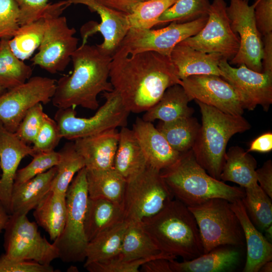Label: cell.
I'll list each match as a JSON object with an SVG mask.
<instances>
[{
    "instance_id": "cell-1",
    "label": "cell",
    "mask_w": 272,
    "mask_h": 272,
    "mask_svg": "<svg viewBox=\"0 0 272 272\" xmlns=\"http://www.w3.org/2000/svg\"><path fill=\"white\" fill-rule=\"evenodd\" d=\"M109 79L129 112L149 109L170 87L181 84L170 56L146 51L112 56Z\"/></svg>"
},
{
    "instance_id": "cell-2",
    "label": "cell",
    "mask_w": 272,
    "mask_h": 272,
    "mask_svg": "<svg viewBox=\"0 0 272 272\" xmlns=\"http://www.w3.org/2000/svg\"><path fill=\"white\" fill-rule=\"evenodd\" d=\"M71 60L72 73L56 82L51 100L53 105L58 108L80 106L97 109L99 94L113 91L108 81L112 57L103 53L97 44L85 43L74 51Z\"/></svg>"
},
{
    "instance_id": "cell-3",
    "label": "cell",
    "mask_w": 272,
    "mask_h": 272,
    "mask_svg": "<svg viewBox=\"0 0 272 272\" xmlns=\"http://www.w3.org/2000/svg\"><path fill=\"white\" fill-rule=\"evenodd\" d=\"M141 222L161 252L173 259L179 256L191 260L203 254L196 220L179 200L173 199L157 214Z\"/></svg>"
},
{
    "instance_id": "cell-4",
    "label": "cell",
    "mask_w": 272,
    "mask_h": 272,
    "mask_svg": "<svg viewBox=\"0 0 272 272\" xmlns=\"http://www.w3.org/2000/svg\"><path fill=\"white\" fill-rule=\"evenodd\" d=\"M160 174L173 196L187 207L215 198L232 202L245 195L242 188L230 186L209 175L198 163L191 149L181 154Z\"/></svg>"
},
{
    "instance_id": "cell-5",
    "label": "cell",
    "mask_w": 272,
    "mask_h": 272,
    "mask_svg": "<svg viewBox=\"0 0 272 272\" xmlns=\"http://www.w3.org/2000/svg\"><path fill=\"white\" fill-rule=\"evenodd\" d=\"M201 115V125L192 148L196 160L213 177L220 180L228 142L231 138L251 128L242 115L224 113L195 100Z\"/></svg>"
},
{
    "instance_id": "cell-6",
    "label": "cell",
    "mask_w": 272,
    "mask_h": 272,
    "mask_svg": "<svg viewBox=\"0 0 272 272\" xmlns=\"http://www.w3.org/2000/svg\"><path fill=\"white\" fill-rule=\"evenodd\" d=\"M70 5L66 0L49 4L43 16L45 21L43 38L31 61L51 74L63 71L78 48L79 40L74 36L76 29L70 27L66 18L60 16Z\"/></svg>"
},
{
    "instance_id": "cell-7",
    "label": "cell",
    "mask_w": 272,
    "mask_h": 272,
    "mask_svg": "<svg viewBox=\"0 0 272 272\" xmlns=\"http://www.w3.org/2000/svg\"><path fill=\"white\" fill-rule=\"evenodd\" d=\"M88 198L86 169L84 167L76 174L66 191L64 227L53 242L58 250L59 258L64 262L85 260L88 241L84 224Z\"/></svg>"
},
{
    "instance_id": "cell-8",
    "label": "cell",
    "mask_w": 272,
    "mask_h": 272,
    "mask_svg": "<svg viewBox=\"0 0 272 272\" xmlns=\"http://www.w3.org/2000/svg\"><path fill=\"white\" fill-rule=\"evenodd\" d=\"M188 208L196 220L203 253L220 246L239 247L244 245L242 227L229 201L212 198Z\"/></svg>"
},
{
    "instance_id": "cell-9",
    "label": "cell",
    "mask_w": 272,
    "mask_h": 272,
    "mask_svg": "<svg viewBox=\"0 0 272 272\" xmlns=\"http://www.w3.org/2000/svg\"><path fill=\"white\" fill-rule=\"evenodd\" d=\"M104 103L89 118L79 117L74 107L58 108L54 115L62 138L70 141L126 126L129 112L115 91L104 92Z\"/></svg>"
},
{
    "instance_id": "cell-10",
    "label": "cell",
    "mask_w": 272,
    "mask_h": 272,
    "mask_svg": "<svg viewBox=\"0 0 272 272\" xmlns=\"http://www.w3.org/2000/svg\"><path fill=\"white\" fill-rule=\"evenodd\" d=\"M173 197L160 171L148 164L142 172L126 182L122 202L124 220L141 222L159 212Z\"/></svg>"
},
{
    "instance_id": "cell-11",
    "label": "cell",
    "mask_w": 272,
    "mask_h": 272,
    "mask_svg": "<svg viewBox=\"0 0 272 272\" xmlns=\"http://www.w3.org/2000/svg\"><path fill=\"white\" fill-rule=\"evenodd\" d=\"M4 230L5 254L9 257L46 265L59 258L56 247L41 235L36 222L27 215H10Z\"/></svg>"
},
{
    "instance_id": "cell-12",
    "label": "cell",
    "mask_w": 272,
    "mask_h": 272,
    "mask_svg": "<svg viewBox=\"0 0 272 272\" xmlns=\"http://www.w3.org/2000/svg\"><path fill=\"white\" fill-rule=\"evenodd\" d=\"M208 17L207 15L187 22H172L168 26L157 30L131 28L115 53L128 55L153 51L170 56L177 44L200 31Z\"/></svg>"
},
{
    "instance_id": "cell-13",
    "label": "cell",
    "mask_w": 272,
    "mask_h": 272,
    "mask_svg": "<svg viewBox=\"0 0 272 272\" xmlns=\"http://www.w3.org/2000/svg\"><path fill=\"white\" fill-rule=\"evenodd\" d=\"M56 81L34 76L24 83L7 90L0 95V123L15 133L27 112L41 103L47 104L54 93Z\"/></svg>"
},
{
    "instance_id": "cell-14",
    "label": "cell",
    "mask_w": 272,
    "mask_h": 272,
    "mask_svg": "<svg viewBox=\"0 0 272 272\" xmlns=\"http://www.w3.org/2000/svg\"><path fill=\"white\" fill-rule=\"evenodd\" d=\"M227 6L224 0H213L203 27L196 35L179 43L206 53L219 54L230 61L239 50L240 39L231 28Z\"/></svg>"
},
{
    "instance_id": "cell-15",
    "label": "cell",
    "mask_w": 272,
    "mask_h": 272,
    "mask_svg": "<svg viewBox=\"0 0 272 272\" xmlns=\"http://www.w3.org/2000/svg\"><path fill=\"white\" fill-rule=\"evenodd\" d=\"M255 1L249 6L243 0H230V5L227 6L231 28L240 39L239 50L229 63L238 66L244 64L254 71L262 73L263 44L255 24Z\"/></svg>"
},
{
    "instance_id": "cell-16",
    "label": "cell",
    "mask_w": 272,
    "mask_h": 272,
    "mask_svg": "<svg viewBox=\"0 0 272 272\" xmlns=\"http://www.w3.org/2000/svg\"><path fill=\"white\" fill-rule=\"evenodd\" d=\"M190 101L197 100L232 115H242L245 106L238 91L220 76L194 75L181 80Z\"/></svg>"
},
{
    "instance_id": "cell-17",
    "label": "cell",
    "mask_w": 272,
    "mask_h": 272,
    "mask_svg": "<svg viewBox=\"0 0 272 272\" xmlns=\"http://www.w3.org/2000/svg\"><path fill=\"white\" fill-rule=\"evenodd\" d=\"M219 67L221 77L241 94L245 109L253 110L260 105L268 111L272 103V74L254 71L244 64L234 67L225 58L220 60Z\"/></svg>"
},
{
    "instance_id": "cell-18",
    "label": "cell",
    "mask_w": 272,
    "mask_h": 272,
    "mask_svg": "<svg viewBox=\"0 0 272 272\" xmlns=\"http://www.w3.org/2000/svg\"><path fill=\"white\" fill-rule=\"evenodd\" d=\"M35 152L21 141L15 133L7 130L0 123V203L10 214V203L14 179L22 160L33 157Z\"/></svg>"
},
{
    "instance_id": "cell-19",
    "label": "cell",
    "mask_w": 272,
    "mask_h": 272,
    "mask_svg": "<svg viewBox=\"0 0 272 272\" xmlns=\"http://www.w3.org/2000/svg\"><path fill=\"white\" fill-rule=\"evenodd\" d=\"M66 1L71 5H84L92 12H96L99 15L101 23L95 25L92 30L89 31L84 35L82 43H86L88 36L99 32L102 35L104 40L101 44L97 45L103 53L112 57L130 29L127 15L109 8L98 0Z\"/></svg>"
},
{
    "instance_id": "cell-20",
    "label": "cell",
    "mask_w": 272,
    "mask_h": 272,
    "mask_svg": "<svg viewBox=\"0 0 272 272\" xmlns=\"http://www.w3.org/2000/svg\"><path fill=\"white\" fill-rule=\"evenodd\" d=\"M119 137V131L113 128L73 142L87 169L107 170L113 168Z\"/></svg>"
},
{
    "instance_id": "cell-21",
    "label": "cell",
    "mask_w": 272,
    "mask_h": 272,
    "mask_svg": "<svg viewBox=\"0 0 272 272\" xmlns=\"http://www.w3.org/2000/svg\"><path fill=\"white\" fill-rule=\"evenodd\" d=\"M148 163L160 171L173 164L181 154L173 149L152 122L138 117L132 129Z\"/></svg>"
},
{
    "instance_id": "cell-22",
    "label": "cell",
    "mask_w": 272,
    "mask_h": 272,
    "mask_svg": "<svg viewBox=\"0 0 272 272\" xmlns=\"http://www.w3.org/2000/svg\"><path fill=\"white\" fill-rule=\"evenodd\" d=\"M242 227L246 246V259L243 272H258L272 259V244L249 218L241 199L230 202Z\"/></svg>"
},
{
    "instance_id": "cell-23",
    "label": "cell",
    "mask_w": 272,
    "mask_h": 272,
    "mask_svg": "<svg viewBox=\"0 0 272 272\" xmlns=\"http://www.w3.org/2000/svg\"><path fill=\"white\" fill-rule=\"evenodd\" d=\"M241 254L237 247L225 245L191 260H170L172 272H222L234 269L239 264Z\"/></svg>"
},
{
    "instance_id": "cell-24",
    "label": "cell",
    "mask_w": 272,
    "mask_h": 272,
    "mask_svg": "<svg viewBox=\"0 0 272 272\" xmlns=\"http://www.w3.org/2000/svg\"><path fill=\"white\" fill-rule=\"evenodd\" d=\"M170 58L181 80L194 75L222 76L219 64L223 58L219 54L206 53L178 43L173 49Z\"/></svg>"
},
{
    "instance_id": "cell-25",
    "label": "cell",
    "mask_w": 272,
    "mask_h": 272,
    "mask_svg": "<svg viewBox=\"0 0 272 272\" xmlns=\"http://www.w3.org/2000/svg\"><path fill=\"white\" fill-rule=\"evenodd\" d=\"M119 134L113 168L127 182L142 172L148 163L133 130L124 126Z\"/></svg>"
},
{
    "instance_id": "cell-26",
    "label": "cell",
    "mask_w": 272,
    "mask_h": 272,
    "mask_svg": "<svg viewBox=\"0 0 272 272\" xmlns=\"http://www.w3.org/2000/svg\"><path fill=\"white\" fill-rule=\"evenodd\" d=\"M56 172L55 166L23 183L13 185L10 214L27 215L50 190Z\"/></svg>"
},
{
    "instance_id": "cell-27",
    "label": "cell",
    "mask_w": 272,
    "mask_h": 272,
    "mask_svg": "<svg viewBox=\"0 0 272 272\" xmlns=\"http://www.w3.org/2000/svg\"><path fill=\"white\" fill-rule=\"evenodd\" d=\"M124 221L122 205L102 198H88L84 229L88 242Z\"/></svg>"
},
{
    "instance_id": "cell-28",
    "label": "cell",
    "mask_w": 272,
    "mask_h": 272,
    "mask_svg": "<svg viewBox=\"0 0 272 272\" xmlns=\"http://www.w3.org/2000/svg\"><path fill=\"white\" fill-rule=\"evenodd\" d=\"M190 101L182 86L174 85L165 91L156 104L145 111L142 118L152 122L156 120L167 122L191 116L193 110L188 106Z\"/></svg>"
},
{
    "instance_id": "cell-29",
    "label": "cell",
    "mask_w": 272,
    "mask_h": 272,
    "mask_svg": "<svg viewBox=\"0 0 272 272\" xmlns=\"http://www.w3.org/2000/svg\"><path fill=\"white\" fill-rule=\"evenodd\" d=\"M125 260L158 257L169 260L174 259L162 253L144 228L142 222H128L120 250L116 255Z\"/></svg>"
},
{
    "instance_id": "cell-30",
    "label": "cell",
    "mask_w": 272,
    "mask_h": 272,
    "mask_svg": "<svg viewBox=\"0 0 272 272\" xmlns=\"http://www.w3.org/2000/svg\"><path fill=\"white\" fill-rule=\"evenodd\" d=\"M33 215L37 224L54 241L62 233L65 223V195L50 190L34 208Z\"/></svg>"
},
{
    "instance_id": "cell-31",
    "label": "cell",
    "mask_w": 272,
    "mask_h": 272,
    "mask_svg": "<svg viewBox=\"0 0 272 272\" xmlns=\"http://www.w3.org/2000/svg\"><path fill=\"white\" fill-rule=\"evenodd\" d=\"M255 158L238 146L231 147L226 153L220 180L231 181L246 188L258 184Z\"/></svg>"
},
{
    "instance_id": "cell-32",
    "label": "cell",
    "mask_w": 272,
    "mask_h": 272,
    "mask_svg": "<svg viewBox=\"0 0 272 272\" xmlns=\"http://www.w3.org/2000/svg\"><path fill=\"white\" fill-rule=\"evenodd\" d=\"M86 178L89 198L105 199L122 205L126 181L114 168L86 169Z\"/></svg>"
},
{
    "instance_id": "cell-33",
    "label": "cell",
    "mask_w": 272,
    "mask_h": 272,
    "mask_svg": "<svg viewBox=\"0 0 272 272\" xmlns=\"http://www.w3.org/2000/svg\"><path fill=\"white\" fill-rule=\"evenodd\" d=\"M128 222L123 221L101 233L88 243L84 266L115 257L120 252Z\"/></svg>"
},
{
    "instance_id": "cell-34",
    "label": "cell",
    "mask_w": 272,
    "mask_h": 272,
    "mask_svg": "<svg viewBox=\"0 0 272 272\" xmlns=\"http://www.w3.org/2000/svg\"><path fill=\"white\" fill-rule=\"evenodd\" d=\"M200 126L195 118L189 116L167 122L160 121L156 128L171 147L182 154L192 149Z\"/></svg>"
},
{
    "instance_id": "cell-35",
    "label": "cell",
    "mask_w": 272,
    "mask_h": 272,
    "mask_svg": "<svg viewBox=\"0 0 272 272\" xmlns=\"http://www.w3.org/2000/svg\"><path fill=\"white\" fill-rule=\"evenodd\" d=\"M59 158L50 190L65 195L72 180L85 167L83 158L76 150L74 142L65 143L58 151Z\"/></svg>"
},
{
    "instance_id": "cell-36",
    "label": "cell",
    "mask_w": 272,
    "mask_h": 272,
    "mask_svg": "<svg viewBox=\"0 0 272 272\" xmlns=\"http://www.w3.org/2000/svg\"><path fill=\"white\" fill-rule=\"evenodd\" d=\"M9 40H0V84L7 90L24 83L32 74L31 67L12 51Z\"/></svg>"
},
{
    "instance_id": "cell-37",
    "label": "cell",
    "mask_w": 272,
    "mask_h": 272,
    "mask_svg": "<svg viewBox=\"0 0 272 272\" xmlns=\"http://www.w3.org/2000/svg\"><path fill=\"white\" fill-rule=\"evenodd\" d=\"M241 199L247 214L256 228L264 231L272 224L271 198L258 184L244 188Z\"/></svg>"
},
{
    "instance_id": "cell-38",
    "label": "cell",
    "mask_w": 272,
    "mask_h": 272,
    "mask_svg": "<svg viewBox=\"0 0 272 272\" xmlns=\"http://www.w3.org/2000/svg\"><path fill=\"white\" fill-rule=\"evenodd\" d=\"M45 29L44 17L20 26L16 35L9 40L12 51L21 60L28 59L40 45Z\"/></svg>"
},
{
    "instance_id": "cell-39",
    "label": "cell",
    "mask_w": 272,
    "mask_h": 272,
    "mask_svg": "<svg viewBox=\"0 0 272 272\" xmlns=\"http://www.w3.org/2000/svg\"><path fill=\"white\" fill-rule=\"evenodd\" d=\"M176 0H148L136 4L127 18L130 28L151 29L159 17Z\"/></svg>"
},
{
    "instance_id": "cell-40",
    "label": "cell",
    "mask_w": 272,
    "mask_h": 272,
    "mask_svg": "<svg viewBox=\"0 0 272 272\" xmlns=\"http://www.w3.org/2000/svg\"><path fill=\"white\" fill-rule=\"evenodd\" d=\"M209 0H176L158 18L157 25L168 22L184 23L208 14Z\"/></svg>"
},
{
    "instance_id": "cell-41",
    "label": "cell",
    "mask_w": 272,
    "mask_h": 272,
    "mask_svg": "<svg viewBox=\"0 0 272 272\" xmlns=\"http://www.w3.org/2000/svg\"><path fill=\"white\" fill-rule=\"evenodd\" d=\"M32 157L33 159L29 164L23 168L18 169L14 184L25 182L55 166L58 162L59 155L58 152L52 151L38 153Z\"/></svg>"
},
{
    "instance_id": "cell-42",
    "label": "cell",
    "mask_w": 272,
    "mask_h": 272,
    "mask_svg": "<svg viewBox=\"0 0 272 272\" xmlns=\"http://www.w3.org/2000/svg\"><path fill=\"white\" fill-rule=\"evenodd\" d=\"M45 113L41 103L31 107L25 115L15 132L17 137L27 145L33 144L42 125Z\"/></svg>"
},
{
    "instance_id": "cell-43",
    "label": "cell",
    "mask_w": 272,
    "mask_h": 272,
    "mask_svg": "<svg viewBox=\"0 0 272 272\" xmlns=\"http://www.w3.org/2000/svg\"><path fill=\"white\" fill-rule=\"evenodd\" d=\"M56 121L45 113L39 131L33 143L32 148L35 154L54 151L62 139Z\"/></svg>"
},
{
    "instance_id": "cell-44",
    "label": "cell",
    "mask_w": 272,
    "mask_h": 272,
    "mask_svg": "<svg viewBox=\"0 0 272 272\" xmlns=\"http://www.w3.org/2000/svg\"><path fill=\"white\" fill-rule=\"evenodd\" d=\"M158 257H149L132 260H125L117 256L109 259L90 263L84 267L90 272H138L145 262Z\"/></svg>"
},
{
    "instance_id": "cell-45",
    "label": "cell",
    "mask_w": 272,
    "mask_h": 272,
    "mask_svg": "<svg viewBox=\"0 0 272 272\" xmlns=\"http://www.w3.org/2000/svg\"><path fill=\"white\" fill-rule=\"evenodd\" d=\"M19 8L14 0H0V40L11 39L20 28Z\"/></svg>"
},
{
    "instance_id": "cell-46",
    "label": "cell",
    "mask_w": 272,
    "mask_h": 272,
    "mask_svg": "<svg viewBox=\"0 0 272 272\" xmlns=\"http://www.w3.org/2000/svg\"><path fill=\"white\" fill-rule=\"evenodd\" d=\"M19 8L20 26L35 22L43 16L49 0H14Z\"/></svg>"
},
{
    "instance_id": "cell-47",
    "label": "cell",
    "mask_w": 272,
    "mask_h": 272,
    "mask_svg": "<svg viewBox=\"0 0 272 272\" xmlns=\"http://www.w3.org/2000/svg\"><path fill=\"white\" fill-rule=\"evenodd\" d=\"M54 268L46 265L27 260L13 259L5 253L0 256V272H54Z\"/></svg>"
},
{
    "instance_id": "cell-48",
    "label": "cell",
    "mask_w": 272,
    "mask_h": 272,
    "mask_svg": "<svg viewBox=\"0 0 272 272\" xmlns=\"http://www.w3.org/2000/svg\"><path fill=\"white\" fill-rule=\"evenodd\" d=\"M254 15L257 28L261 35L272 32V0H255Z\"/></svg>"
},
{
    "instance_id": "cell-49",
    "label": "cell",
    "mask_w": 272,
    "mask_h": 272,
    "mask_svg": "<svg viewBox=\"0 0 272 272\" xmlns=\"http://www.w3.org/2000/svg\"><path fill=\"white\" fill-rule=\"evenodd\" d=\"M257 183L260 188L272 198V162L271 160L265 162L259 168L256 169Z\"/></svg>"
},
{
    "instance_id": "cell-50",
    "label": "cell",
    "mask_w": 272,
    "mask_h": 272,
    "mask_svg": "<svg viewBox=\"0 0 272 272\" xmlns=\"http://www.w3.org/2000/svg\"><path fill=\"white\" fill-rule=\"evenodd\" d=\"M271 150L272 133L269 131L261 134L253 140L247 152L268 153Z\"/></svg>"
},
{
    "instance_id": "cell-51",
    "label": "cell",
    "mask_w": 272,
    "mask_h": 272,
    "mask_svg": "<svg viewBox=\"0 0 272 272\" xmlns=\"http://www.w3.org/2000/svg\"><path fill=\"white\" fill-rule=\"evenodd\" d=\"M263 37L262 72L272 74V32L265 34Z\"/></svg>"
},
{
    "instance_id": "cell-52",
    "label": "cell",
    "mask_w": 272,
    "mask_h": 272,
    "mask_svg": "<svg viewBox=\"0 0 272 272\" xmlns=\"http://www.w3.org/2000/svg\"><path fill=\"white\" fill-rule=\"evenodd\" d=\"M140 271L144 272H172L170 260L165 258H155L143 263Z\"/></svg>"
},
{
    "instance_id": "cell-53",
    "label": "cell",
    "mask_w": 272,
    "mask_h": 272,
    "mask_svg": "<svg viewBox=\"0 0 272 272\" xmlns=\"http://www.w3.org/2000/svg\"><path fill=\"white\" fill-rule=\"evenodd\" d=\"M106 7L113 10L129 14L133 7L145 0H98Z\"/></svg>"
},
{
    "instance_id": "cell-54",
    "label": "cell",
    "mask_w": 272,
    "mask_h": 272,
    "mask_svg": "<svg viewBox=\"0 0 272 272\" xmlns=\"http://www.w3.org/2000/svg\"><path fill=\"white\" fill-rule=\"evenodd\" d=\"M9 214L7 212L2 205L0 203V234L4 230L9 217Z\"/></svg>"
},
{
    "instance_id": "cell-55",
    "label": "cell",
    "mask_w": 272,
    "mask_h": 272,
    "mask_svg": "<svg viewBox=\"0 0 272 272\" xmlns=\"http://www.w3.org/2000/svg\"><path fill=\"white\" fill-rule=\"evenodd\" d=\"M259 271L262 272H271L272 271V262L269 261L265 263L260 268Z\"/></svg>"
},
{
    "instance_id": "cell-56",
    "label": "cell",
    "mask_w": 272,
    "mask_h": 272,
    "mask_svg": "<svg viewBox=\"0 0 272 272\" xmlns=\"http://www.w3.org/2000/svg\"><path fill=\"white\" fill-rule=\"evenodd\" d=\"M271 225H270L264 230L266 233V238L270 242V239L271 240Z\"/></svg>"
},
{
    "instance_id": "cell-57",
    "label": "cell",
    "mask_w": 272,
    "mask_h": 272,
    "mask_svg": "<svg viewBox=\"0 0 272 272\" xmlns=\"http://www.w3.org/2000/svg\"><path fill=\"white\" fill-rule=\"evenodd\" d=\"M7 89L0 84V95L4 93Z\"/></svg>"
},
{
    "instance_id": "cell-58",
    "label": "cell",
    "mask_w": 272,
    "mask_h": 272,
    "mask_svg": "<svg viewBox=\"0 0 272 272\" xmlns=\"http://www.w3.org/2000/svg\"><path fill=\"white\" fill-rule=\"evenodd\" d=\"M243 1H245V2H247V3H248V2L249 1V0H243Z\"/></svg>"
},
{
    "instance_id": "cell-59",
    "label": "cell",
    "mask_w": 272,
    "mask_h": 272,
    "mask_svg": "<svg viewBox=\"0 0 272 272\" xmlns=\"http://www.w3.org/2000/svg\"><path fill=\"white\" fill-rule=\"evenodd\" d=\"M145 1H148V0H145Z\"/></svg>"
},
{
    "instance_id": "cell-60",
    "label": "cell",
    "mask_w": 272,
    "mask_h": 272,
    "mask_svg": "<svg viewBox=\"0 0 272 272\" xmlns=\"http://www.w3.org/2000/svg\"><path fill=\"white\" fill-rule=\"evenodd\" d=\"M0 171H1V169H0Z\"/></svg>"
}]
</instances>
